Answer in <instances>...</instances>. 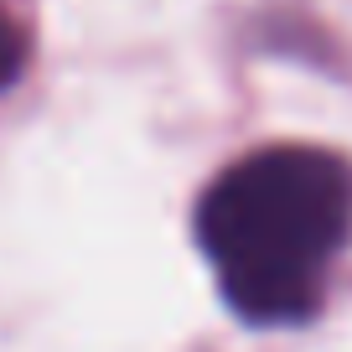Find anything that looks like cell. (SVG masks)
<instances>
[{"instance_id": "6da1fadb", "label": "cell", "mask_w": 352, "mask_h": 352, "mask_svg": "<svg viewBox=\"0 0 352 352\" xmlns=\"http://www.w3.org/2000/svg\"><path fill=\"white\" fill-rule=\"evenodd\" d=\"M352 228V166L316 145H270L202 192L197 243L243 321L285 327L321 306V270Z\"/></svg>"}, {"instance_id": "7a4b0ae2", "label": "cell", "mask_w": 352, "mask_h": 352, "mask_svg": "<svg viewBox=\"0 0 352 352\" xmlns=\"http://www.w3.org/2000/svg\"><path fill=\"white\" fill-rule=\"evenodd\" d=\"M26 67V32L16 21H0V88H11Z\"/></svg>"}]
</instances>
